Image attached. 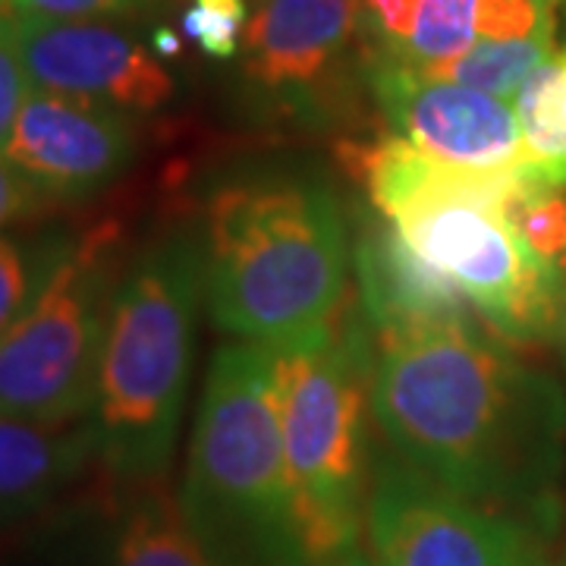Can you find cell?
<instances>
[{"label":"cell","instance_id":"obj_1","mask_svg":"<svg viewBox=\"0 0 566 566\" xmlns=\"http://www.w3.org/2000/svg\"><path fill=\"white\" fill-rule=\"evenodd\" d=\"M371 416L400 460L469 504L551 535L560 520L566 394L475 322L375 337Z\"/></svg>","mask_w":566,"mask_h":566},{"label":"cell","instance_id":"obj_2","mask_svg":"<svg viewBox=\"0 0 566 566\" xmlns=\"http://www.w3.org/2000/svg\"><path fill=\"white\" fill-rule=\"evenodd\" d=\"M205 296L240 344L296 349L340 318L349 237L318 177L264 170L221 186L205 214Z\"/></svg>","mask_w":566,"mask_h":566},{"label":"cell","instance_id":"obj_3","mask_svg":"<svg viewBox=\"0 0 566 566\" xmlns=\"http://www.w3.org/2000/svg\"><path fill=\"white\" fill-rule=\"evenodd\" d=\"M344 161L375 211L441 271L506 340H554L564 271L528 249L504 205L526 177H485L434 161L400 136L346 145Z\"/></svg>","mask_w":566,"mask_h":566},{"label":"cell","instance_id":"obj_4","mask_svg":"<svg viewBox=\"0 0 566 566\" xmlns=\"http://www.w3.org/2000/svg\"><path fill=\"white\" fill-rule=\"evenodd\" d=\"M205 296L202 240L170 230L114 290L88 428L95 457L129 485L164 482L182 422Z\"/></svg>","mask_w":566,"mask_h":566},{"label":"cell","instance_id":"obj_5","mask_svg":"<svg viewBox=\"0 0 566 566\" xmlns=\"http://www.w3.org/2000/svg\"><path fill=\"white\" fill-rule=\"evenodd\" d=\"M180 506L214 566H305L281 428V359L221 346L189 438Z\"/></svg>","mask_w":566,"mask_h":566},{"label":"cell","instance_id":"obj_6","mask_svg":"<svg viewBox=\"0 0 566 566\" xmlns=\"http://www.w3.org/2000/svg\"><path fill=\"white\" fill-rule=\"evenodd\" d=\"M277 359L293 523L305 566H334L356 554L368 513L375 349L365 324L340 312L318 340Z\"/></svg>","mask_w":566,"mask_h":566},{"label":"cell","instance_id":"obj_7","mask_svg":"<svg viewBox=\"0 0 566 566\" xmlns=\"http://www.w3.org/2000/svg\"><path fill=\"white\" fill-rule=\"evenodd\" d=\"M114 245V227L76 237L44 293L0 334V416L41 424L88 419L120 281Z\"/></svg>","mask_w":566,"mask_h":566},{"label":"cell","instance_id":"obj_8","mask_svg":"<svg viewBox=\"0 0 566 566\" xmlns=\"http://www.w3.org/2000/svg\"><path fill=\"white\" fill-rule=\"evenodd\" d=\"M365 535L375 566H554L538 528L469 504L406 460L378 465Z\"/></svg>","mask_w":566,"mask_h":566},{"label":"cell","instance_id":"obj_9","mask_svg":"<svg viewBox=\"0 0 566 566\" xmlns=\"http://www.w3.org/2000/svg\"><path fill=\"white\" fill-rule=\"evenodd\" d=\"M363 22V0H255L240 44L255 102L277 117L331 120L356 73H368Z\"/></svg>","mask_w":566,"mask_h":566},{"label":"cell","instance_id":"obj_10","mask_svg":"<svg viewBox=\"0 0 566 566\" xmlns=\"http://www.w3.org/2000/svg\"><path fill=\"white\" fill-rule=\"evenodd\" d=\"M365 85L387 129L428 158L485 177H526L520 117L504 98L428 80L385 51L368 61Z\"/></svg>","mask_w":566,"mask_h":566},{"label":"cell","instance_id":"obj_11","mask_svg":"<svg viewBox=\"0 0 566 566\" xmlns=\"http://www.w3.org/2000/svg\"><path fill=\"white\" fill-rule=\"evenodd\" d=\"M13 35L32 88L126 114L158 111L177 92L161 57L107 20L13 17Z\"/></svg>","mask_w":566,"mask_h":566},{"label":"cell","instance_id":"obj_12","mask_svg":"<svg viewBox=\"0 0 566 566\" xmlns=\"http://www.w3.org/2000/svg\"><path fill=\"white\" fill-rule=\"evenodd\" d=\"M3 155L57 205L82 202L133 164L136 126L117 107L32 88Z\"/></svg>","mask_w":566,"mask_h":566},{"label":"cell","instance_id":"obj_13","mask_svg":"<svg viewBox=\"0 0 566 566\" xmlns=\"http://www.w3.org/2000/svg\"><path fill=\"white\" fill-rule=\"evenodd\" d=\"M356 281L359 305L375 337L475 322V308L463 293L422 262L385 218L356 243Z\"/></svg>","mask_w":566,"mask_h":566},{"label":"cell","instance_id":"obj_14","mask_svg":"<svg viewBox=\"0 0 566 566\" xmlns=\"http://www.w3.org/2000/svg\"><path fill=\"white\" fill-rule=\"evenodd\" d=\"M95 457L88 419L41 424L0 416V526L51 504Z\"/></svg>","mask_w":566,"mask_h":566},{"label":"cell","instance_id":"obj_15","mask_svg":"<svg viewBox=\"0 0 566 566\" xmlns=\"http://www.w3.org/2000/svg\"><path fill=\"white\" fill-rule=\"evenodd\" d=\"M107 566H214V560L189 526L180 497L151 482L123 510Z\"/></svg>","mask_w":566,"mask_h":566},{"label":"cell","instance_id":"obj_16","mask_svg":"<svg viewBox=\"0 0 566 566\" xmlns=\"http://www.w3.org/2000/svg\"><path fill=\"white\" fill-rule=\"evenodd\" d=\"M554 57V29H545L526 39H479L460 57L412 70H419L428 80L453 82L513 102L528 76Z\"/></svg>","mask_w":566,"mask_h":566},{"label":"cell","instance_id":"obj_17","mask_svg":"<svg viewBox=\"0 0 566 566\" xmlns=\"http://www.w3.org/2000/svg\"><path fill=\"white\" fill-rule=\"evenodd\" d=\"M76 237H7L0 233V334L10 331L66 259Z\"/></svg>","mask_w":566,"mask_h":566},{"label":"cell","instance_id":"obj_18","mask_svg":"<svg viewBox=\"0 0 566 566\" xmlns=\"http://www.w3.org/2000/svg\"><path fill=\"white\" fill-rule=\"evenodd\" d=\"M504 214L542 262L566 274V186L520 180L506 199Z\"/></svg>","mask_w":566,"mask_h":566},{"label":"cell","instance_id":"obj_19","mask_svg":"<svg viewBox=\"0 0 566 566\" xmlns=\"http://www.w3.org/2000/svg\"><path fill=\"white\" fill-rule=\"evenodd\" d=\"M475 7H479V0H422L409 41L400 51H394V54L385 51V54L409 63V66H431V63L460 57L479 41Z\"/></svg>","mask_w":566,"mask_h":566},{"label":"cell","instance_id":"obj_20","mask_svg":"<svg viewBox=\"0 0 566 566\" xmlns=\"http://www.w3.org/2000/svg\"><path fill=\"white\" fill-rule=\"evenodd\" d=\"M32 92V80L20 57V44L13 35V17L0 13V151L13 136L22 104Z\"/></svg>","mask_w":566,"mask_h":566},{"label":"cell","instance_id":"obj_21","mask_svg":"<svg viewBox=\"0 0 566 566\" xmlns=\"http://www.w3.org/2000/svg\"><path fill=\"white\" fill-rule=\"evenodd\" d=\"M148 0H0L7 17L35 20H123L136 17Z\"/></svg>","mask_w":566,"mask_h":566},{"label":"cell","instance_id":"obj_22","mask_svg":"<svg viewBox=\"0 0 566 566\" xmlns=\"http://www.w3.org/2000/svg\"><path fill=\"white\" fill-rule=\"evenodd\" d=\"M48 208H57V202L0 151V233L39 218Z\"/></svg>","mask_w":566,"mask_h":566},{"label":"cell","instance_id":"obj_23","mask_svg":"<svg viewBox=\"0 0 566 566\" xmlns=\"http://www.w3.org/2000/svg\"><path fill=\"white\" fill-rule=\"evenodd\" d=\"M182 35L199 44V51L211 61H233L243 44V22L211 13L205 7H189L182 13Z\"/></svg>","mask_w":566,"mask_h":566},{"label":"cell","instance_id":"obj_24","mask_svg":"<svg viewBox=\"0 0 566 566\" xmlns=\"http://www.w3.org/2000/svg\"><path fill=\"white\" fill-rule=\"evenodd\" d=\"M422 0H363L365 25L368 35L385 41L381 51H400L416 25V13H419Z\"/></svg>","mask_w":566,"mask_h":566},{"label":"cell","instance_id":"obj_25","mask_svg":"<svg viewBox=\"0 0 566 566\" xmlns=\"http://www.w3.org/2000/svg\"><path fill=\"white\" fill-rule=\"evenodd\" d=\"M192 3L211 10V13H221V17L243 22V25L249 22V7H245V0H192Z\"/></svg>","mask_w":566,"mask_h":566},{"label":"cell","instance_id":"obj_26","mask_svg":"<svg viewBox=\"0 0 566 566\" xmlns=\"http://www.w3.org/2000/svg\"><path fill=\"white\" fill-rule=\"evenodd\" d=\"M180 35L177 32H170V29H158L155 32V54L161 57V61H170V57H177L180 54Z\"/></svg>","mask_w":566,"mask_h":566},{"label":"cell","instance_id":"obj_27","mask_svg":"<svg viewBox=\"0 0 566 566\" xmlns=\"http://www.w3.org/2000/svg\"><path fill=\"white\" fill-rule=\"evenodd\" d=\"M554 344L560 349V359L566 368V281H564V296H560V312H557V327H554Z\"/></svg>","mask_w":566,"mask_h":566},{"label":"cell","instance_id":"obj_28","mask_svg":"<svg viewBox=\"0 0 566 566\" xmlns=\"http://www.w3.org/2000/svg\"><path fill=\"white\" fill-rule=\"evenodd\" d=\"M557 102H560V114L566 120V51L560 54V85H557Z\"/></svg>","mask_w":566,"mask_h":566},{"label":"cell","instance_id":"obj_29","mask_svg":"<svg viewBox=\"0 0 566 566\" xmlns=\"http://www.w3.org/2000/svg\"><path fill=\"white\" fill-rule=\"evenodd\" d=\"M334 566H375V560H365L359 554H353V557H346V560H340V564Z\"/></svg>","mask_w":566,"mask_h":566},{"label":"cell","instance_id":"obj_30","mask_svg":"<svg viewBox=\"0 0 566 566\" xmlns=\"http://www.w3.org/2000/svg\"><path fill=\"white\" fill-rule=\"evenodd\" d=\"M560 566H566V560H564V564H560Z\"/></svg>","mask_w":566,"mask_h":566}]
</instances>
